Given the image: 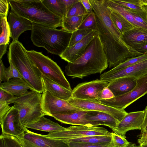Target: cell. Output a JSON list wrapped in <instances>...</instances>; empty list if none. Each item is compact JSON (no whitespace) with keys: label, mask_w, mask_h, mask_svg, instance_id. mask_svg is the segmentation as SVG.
Instances as JSON below:
<instances>
[{"label":"cell","mask_w":147,"mask_h":147,"mask_svg":"<svg viewBox=\"0 0 147 147\" xmlns=\"http://www.w3.org/2000/svg\"><path fill=\"white\" fill-rule=\"evenodd\" d=\"M8 18L13 42L18 40L20 35L25 31L32 29V22L12 11L9 12Z\"/></svg>","instance_id":"cell-19"},{"label":"cell","mask_w":147,"mask_h":147,"mask_svg":"<svg viewBox=\"0 0 147 147\" xmlns=\"http://www.w3.org/2000/svg\"><path fill=\"white\" fill-rule=\"evenodd\" d=\"M9 63L10 65L9 67L7 68L6 71V81L12 78L23 79L17 68L11 62H9Z\"/></svg>","instance_id":"cell-39"},{"label":"cell","mask_w":147,"mask_h":147,"mask_svg":"<svg viewBox=\"0 0 147 147\" xmlns=\"http://www.w3.org/2000/svg\"><path fill=\"white\" fill-rule=\"evenodd\" d=\"M89 13L86 9L80 0L75 3L69 10L66 17L79 16L88 15Z\"/></svg>","instance_id":"cell-35"},{"label":"cell","mask_w":147,"mask_h":147,"mask_svg":"<svg viewBox=\"0 0 147 147\" xmlns=\"http://www.w3.org/2000/svg\"><path fill=\"white\" fill-rule=\"evenodd\" d=\"M46 135L51 138L67 140L88 136L111 134L107 130L102 127L77 125L70 126L63 130L50 132Z\"/></svg>","instance_id":"cell-9"},{"label":"cell","mask_w":147,"mask_h":147,"mask_svg":"<svg viewBox=\"0 0 147 147\" xmlns=\"http://www.w3.org/2000/svg\"><path fill=\"white\" fill-rule=\"evenodd\" d=\"M135 87L124 94L109 99H98L100 103L120 109H124L132 103L147 93V74L137 78Z\"/></svg>","instance_id":"cell-8"},{"label":"cell","mask_w":147,"mask_h":147,"mask_svg":"<svg viewBox=\"0 0 147 147\" xmlns=\"http://www.w3.org/2000/svg\"><path fill=\"white\" fill-rule=\"evenodd\" d=\"M0 147H22L16 137L1 134L0 136Z\"/></svg>","instance_id":"cell-33"},{"label":"cell","mask_w":147,"mask_h":147,"mask_svg":"<svg viewBox=\"0 0 147 147\" xmlns=\"http://www.w3.org/2000/svg\"><path fill=\"white\" fill-rule=\"evenodd\" d=\"M80 1L89 13L93 11L92 6L89 0H80Z\"/></svg>","instance_id":"cell-47"},{"label":"cell","mask_w":147,"mask_h":147,"mask_svg":"<svg viewBox=\"0 0 147 147\" xmlns=\"http://www.w3.org/2000/svg\"><path fill=\"white\" fill-rule=\"evenodd\" d=\"M26 53L32 63L42 74L69 90L72 91L63 72L55 62L42 52L31 50H26Z\"/></svg>","instance_id":"cell-7"},{"label":"cell","mask_w":147,"mask_h":147,"mask_svg":"<svg viewBox=\"0 0 147 147\" xmlns=\"http://www.w3.org/2000/svg\"><path fill=\"white\" fill-rule=\"evenodd\" d=\"M93 30L89 29H78L72 32L68 47L72 46L79 42Z\"/></svg>","instance_id":"cell-37"},{"label":"cell","mask_w":147,"mask_h":147,"mask_svg":"<svg viewBox=\"0 0 147 147\" xmlns=\"http://www.w3.org/2000/svg\"><path fill=\"white\" fill-rule=\"evenodd\" d=\"M110 8L111 18L122 36L126 32L136 27L119 13Z\"/></svg>","instance_id":"cell-26"},{"label":"cell","mask_w":147,"mask_h":147,"mask_svg":"<svg viewBox=\"0 0 147 147\" xmlns=\"http://www.w3.org/2000/svg\"><path fill=\"white\" fill-rule=\"evenodd\" d=\"M67 140L71 142H80L99 145H109L112 143L111 135L88 136Z\"/></svg>","instance_id":"cell-29"},{"label":"cell","mask_w":147,"mask_h":147,"mask_svg":"<svg viewBox=\"0 0 147 147\" xmlns=\"http://www.w3.org/2000/svg\"><path fill=\"white\" fill-rule=\"evenodd\" d=\"M42 77L44 91L59 98L68 100L72 98V91L67 89L44 75Z\"/></svg>","instance_id":"cell-23"},{"label":"cell","mask_w":147,"mask_h":147,"mask_svg":"<svg viewBox=\"0 0 147 147\" xmlns=\"http://www.w3.org/2000/svg\"><path fill=\"white\" fill-rule=\"evenodd\" d=\"M26 50L18 40L12 41L9 48V62L17 68L31 90L42 93L44 90L42 74L30 61Z\"/></svg>","instance_id":"cell-4"},{"label":"cell","mask_w":147,"mask_h":147,"mask_svg":"<svg viewBox=\"0 0 147 147\" xmlns=\"http://www.w3.org/2000/svg\"><path fill=\"white\" fill-rule=\"evenodd\" d=\"M128 147H141V146L140 145L137 146L134 144H131Z\"/></svg>","instance_id":"cell-53"},{"label":"cell","mask_w":147,"mask_h":147,"mask_svg":"<svg viewBox=\"0 0 147 147\" xmlns=\"http://www.w3.org/2000/svg\"><path fill=\"white\" fill-rule=\"evenodd\" d=\"M138 50L140 51L142 50H147V44L144 46L143 47H141Z\"/></svg>","instance_id":"cell-51"},{"label":"cell","mask_w":147,"mask_h":147,"mask_svg":"<svg viewBox=\"0 0 147 147\" xmlns=\"http://www.w3.org/2000/svg\"><path fill=\"white\" fill-rule=\"evenodd\" d=\"M137 78L131 77H124L110 81L107 87L115 96L126 94L132 90L137 84Z\"/></svg>","instance_id":"cell-20"},{"label":"cell","mask_w":147,"mask_h":147,"mask_svg":"<svg viewBox=\"0 0 147 147\" xmlns=\"http://www.w3.org/2000/svg\"><path fill=\"white\" fill-rule=\"evenodd\" d=\"M89 29L96 31L97 25L94 12L89 14L84 18L78 29Z\"/></svg>","instance_id":"cell-36"},{"label":"cell","mask_w":147,"mask_h":147,"mask_svg":"<svg viewBox=\"0 0 147 147\" xmlns=\"http://www.w3.org/2000/svg\"><path fill=\"white\" fill-rule=\"evenodd\" d=\"M144 116V110L127 113L112 130L125 138L127 131L131 130H141Z\"/></svg>","instance_id":"cell-15"},{"label":"cell","mask_w":147,"mask_h":147,"mask_svg":"<svg viewBox=\"0 0 147 147\" xmlns=\"http://www.w3.org/2000/svg\"><path fill=\"white\" fill-rule=\"evenodd\" d=\"M8 45H0V60H1V59L3 56L6 53Z\"/></svg>","instance_id":"cell-49"},{"label":"cell","mask_w":147,"mask_h":147,"mask_svg":"<svg viewBox=\"0 0 147 147\" xmlns=\"http://www.w3.org/2000/svg\"><path fill=\"white\" fill-rule=\"evenodd\" d=\"M42 93L31 90L15 96L11 101V104L18 110L21 122L24 127L45 115L42 107Z\"/></svg>","instance_id":"cell-6"},{"label":"cell","mask_w":147,"mask_h":147,"mask_svg":"<svg viewBox=\"0 0 147 147\" xmlns=\"http://www.w3.org/2000/svg\"><path fill=\"white\" fill-rule=\"evenodd\" d=\"M98 35L96 31H92L79 42L68 47L59 56L68 63H73L83 54L89 43Z\"/></svg>","instance_id":"cell-17"},{"label":"cell","mask_w":147,"mask_h":147,"mask_svg":"<svg viewBox=\"0 0 147 147\" xmlns=\"http://www.w3.org/2000/svg\"><path fill=\"white\" fill-rule=\"evenodd\" d=\"M146 59L147 53L129 59L106 72L108 74L113 73L140 63Z\"/></svg>","instance_id":"cell-32"},{"label":"cell","mask_w":147,"mask_h":147,"mask_svg":"<svg viewBox=\"0 0 147 147\" xmlns=\"http://www.w3.org/2000/svg\"><path fill=\"white\" fill-rule=\"evenodd\" d=\"M109 82L97 79L80 83L72 90V98L98 102L101 92Z\"/></svg>","instance_id":"cell-10"},{"label":"cell","mask_w":147,"mask_h":147,"mask_svg":"<svg viewBox=\"0 0 147 147\" xmlns=\"http://www.w3.org/2000/svg\"><path fill=\"white\" fill-rule=\"evenodd\" d=\"M7 68L4 66L2 60L0 61V82L6 81V71Z\"/></svg>","instance_id":"cell-45"},{"label":"cell","mask_w":147,"mask_h":147,"mask_svg":"<svg viewBox=\"0 0 147 147\" xmlns=\"http://www.w3.org/2000/svg\"><path fill=\"white\" fill-rule=\"evenodd\" d=\"M65 6L67 13L69 9L79 0H62Z\"/></svg>","instance_id":"cell-48"},{"label":"cell","mask_w":147,"mask_h":147,"mask_svg":"<svg viewBox=\"0 0 147 147\" xmlns=\"http://www.w3.org/2000/svg\"><path fill=\"white\" fill-rule=\"evenodd\" d=\"M47 8L55 15L63 18L66 17L67 11L62 0H42Z\"/></svg>","instance_id":"cell-30"},{"label":"cell","mask_w":147,"mask_h":147,"mask_svg":"<svg viewBox=\"0 0 147 147\" xmlns=\"http://www.w3.org/2000/svg\"><path fill=\"white\" fill-rule=\"evenodd\" d=\"M144 116L141 132L139 135H142L147 131V105L144 110Z\"/></svg>","instance_id":"cell-46"},{"label":"cell","mask_w":147,"mask_h":147,"mask_svg":"<svg viewBox=\"0 0 147 147\" xmlns=\"http://www.w3.org/2000/svg\"><path fill=\"white\" fill-rule=\"evenodd\" d=\"M2 134L21 137L24 133L26 128L21 122L18 110L13 106L0 122Z\"/></svg>","instance_id":"cell-14"},{"label":"cell","mask_w":147,"mask_h":147,"mask_svg":"<svg viewBox=\"0 0 147 147\" xmlns=\"http://www.w3.org/2000/svg\"><path fill=\"white\" fill-rule=\"evenodd\" d=\"M9 105L6 102L0 101V122L11 108Z\"/></svg>","instance_id":"cell-44"},{"label":"cell","mask_w":147,"mask_h":147,"mask_svg":"<svg viewBox=\"0 0 147 147\" xmlns=\"http://www.w3.org/2000/svg\"><path fill=\"white\" fill-rule=\"evenodd\" d=\"M68 101L74 106L85 111L103 112L112 115L120 122L127 113L125 109H120L103 104L99 102L72 98Z\"/></svg>","instance_id":"cell-13"},{"label":"cell","mask_w":147,"mask_h":147,"mask_svg":"<svg viewBox=\"0 0 147 147\" xmlns=\"http://www.w3.org/2000/svg\"><path fill=\"white\" fill-rule=\"evenodd\" d=\"M141 147H147V141L144 142L140 144Z\"/></svg>","instance_id":"cell-52"},{"label":"cell","mask_w":147,"mask_h":147,"mask_svg":"<svg viewBox=\"0 0 147 147\" xmlns=\"http://www.w3.org/2000/svg\"><path fill=\"white\" fill-rule=\"evenodd\" d=\"M41 102L45 115L51 117L58 113L83 110L74 106L68 100L56 97L47 91L42 93Z\"/></svg>","instance_id":"cell-12"},{"label":"cell","mask_w":147,"mask_h":147,"mask_svg":"<svg viewBox=\"0 0 147 147\" xmlns=\"http://www.w3.org/2000/svg\"><path fill=\"white\" fill-rule=\"evenodd\" d=\"M17 138L22 147H69L64 140L34 133L27 128L24 134Z\"/></svg>","instance_id":"cell-11"},{"label":"cell","mask_w":147,"mask_h":147,"mask_svg":"<svg viewBox=\"0 0 147 147\" xmlns=\"http://www.w3.org/2000/svg\"><path fill=\"white\" fill-rule=\"evenodd\" d=\"M25 127L49 133L59 131L66 129L58 123L53 122L44 116L36 121L27 125Z\"/></svg>","instance_id":"cell-25"},{"label":"cell","mask_w":147,"mask_h":147,"mask_svg":"<svg viewBox=\"0 0 147 147\" xmlns=\"http://www.w3.org/2000/svg\"><path fill=\"white\" fill-rule=\"evenodd\" d=\"M15 96L7 92L0 88V101L5 102L9 104Z\"/></svg>","instance_id":"cell-41"},{"label":"cell","mask_w":147,"mask_h":147,"mask_svg":"<svg viewBox=\"0 0 147 147\" xmlns=\"http://www.w3.org/2000/svg\"><path fill=\"white\" fill-rule=\"evenodd\" d=\"M85 117L88 121L96 123L99 125L107 126L112 130L115 128L119 122L112 115L101 111H87Z\"/></svg>","instance_id":"cell-24"},{"label":"cell","mask_w":147,"mask_h":147,"mask_svg":"<svg viewBox=\"0 0 147 147\" xmlns=\"http://www.w3.org/2000/svg\"><path fill=\"white\" fill-rule=\"evenodd\" d=\"M87 15L64 17L63 18L61 29L69 32H74L78 29L83 21Z\"/></svg>","instance_id":"cell-28"},{"label":"cell","mask_w":147,"mask_h":147,"mask_svg":"<svg viewBox=\"0 0 147 147\" xmlns=\"http://www.w3.org/2000/svg\"><path fill=\"white\" fill-rule=\"evenodd\" d=\"M64 141L67 142L69 147H113L112 143L109 145H99L67 140Z\"/></svg>","instance_id":"cell-40"},{"label":"cell","mask_w":147,"mask_h":147,"mask_svg":"<svg viewBox=\"0 0 147 147\" xmlns=\"http://www.w3.org/2000/svg\"><path fill=\"white\" fill-rule=\"evenodd\" d=\"M11 11L32 23L56 28L61 27L63 18L52 12L42 0H9Z\"/></svg>","instance_id":"cell-3"},{"label":"cell","mask_w":147,"mask_h":147,"mask_svg":"<svg viewBox=\"0 0 147 147\" xmlns=\"http://www.w3.org/2000/svg\"><path fill=\"white\" fill-rule=\"evenodd\" d=\"M117 3L134 10L144 9L142 0H113Z\"/></svg>","instance_id":"cell-34"},{"label":"cell","mask_w":147,"mask_h":147,"mask_svg":"<svg viewBox=\"0 0 147 147\" xmlns=\"http://www.w3.org/2000/svg\"><path fill=\"white\" fill-rule=\"evenodd\" d=\"M8 0H0V17H7L9 9Z\"/></svg>","instance_id":"cell-42"},{"label":"cell","mask_w":147,"mask_h":147,"mask_svg":"<svg viewBox=\"0 0 147 147\" xmlns=\"http://www.w3.org/2000/svg\"><path fill=\"white\" fill-rule=\"evenodd\" d=\"M113 147H128L131 143L125 138L113 132H111Z\"/></svg>","instance_id":"cell-38"},{"label":"cell","mask_w":147,"mask_h":147,"mask_svg":"<svg viewBox=\"0 0 147 147\" xmlns=\"http://www.w3.org/2000/svg\"><path fill=\"white\" fill-rule=\"evenodd\" d=\"M144 7L146 10V13L147 14V5L145 6H144Z\"/></svg>","instance_id":"cell-54"},{"label":"cell","mask_w":147,"mask_h":147,"mask_svg":"<svg viewBox=\"0 0 147 147\" xmlns=\"http://www.w3.org/2000/svg\"><path fill=\"white\" fill-rule=\"evenodd\" d=\"M0 88L12 95L18 97L25 94L31 89L23 79L12 78L8 81L0 83Z\"/></svg>","instance_id":"cell-22"},{"label":"cell","mask_w":147,"mask_h":147,"mask_svg":"<svg viewBox=\"0 0 147 147\" xmlns=\"http://www.w3.org/2000/svg\"><path fill=\"white\" fill-rule=\"evenodd\" d=\"M96 20V31L107 59L109 68H114L140 52L128 45L110 17L105 0H89Z\"/></svg>","instance_id":"cell-1"},{"label":"cell","mask_w":147,"mask_h":147,"mask_svg":"<svg viewBox=\"0 0 147 147\" xmlns=\"http://www.w3.org/2000/svg\"><path fill=\"white\" fill-rule=\"evenodd\" d=\"M122 38L129 47L138 50L147 44V30L136 27L124 34Z\"/></svg>","instance_id":"cell-21"},{"label":"cell","mask_w":147,"mask_h":147,"mask_svg":"<svg viewBox=\"0 0 147 147\" xmlns=\"http://www.w3.org/2000/svg\"><path fill=\"white\" fill-rule=\"evenodd\" d=\"M105 1L107 5L109 7L119 13L135 26L147 30V26L138 22L134 20L128 11L126 7L117 3L113 0Z\"/></svg>","instance_id":"cell-27"},{"label":"cell","mask_w":147,"mask_h":147,"mask_svg":"<svg viewBox=\"0 0 147 147\" xmlns=\"http://www.w3.org/2000/svg\"><path fill=\"white\" fill-rule=\"evenodd\" d=\"M10 37V29L7 17H0V45H8Z\"/></svg>","instance_id":"cell-31"},{"label":"cell","mask_w":147,"mask_h":147,"mask_svg":"<svg viewBox=\"0 0 147 147\" xmlns=\"http://www.w3.org/2000/svg\"><path fill=\"white\" fill-rule=\"evenodd\" d=\"M87 111L82 110L58 113L52 115L51 117L64 123L74 125L88 126H98L94 122L87 120L86 115Z\"/></svg>","instance_id":"cell-18"},{"label":"cell","mask_w":147,"mask_h":147,"mask_svg":"<svg viewBox=\"0 0 147 147\" xmlns=\"http://www.w3.org/2000/svg\"><path fill=\"white\" fill-rule=\"evenodd\" d=\"M140 138L138 140V143L140 144L143 142L147 141V131L141 135H139Z\"/></svg>","instance_id":"cell-50"},{"label":"cell","mask_w":147,"mask_h":147,"mask_svg":"<svg viewBox=\"0 0 147 147\" xmlns=\"http://www.w3.org/2000/svg\"><path fill=\"white\" fill-rule=\"evenodd\" d=\"M32 23L30 38L35 46L59 56L68 47L72 33Z\"/></svg>","instance_id":"cell-5"},{"label":"cell","mask_w":147,"mask_h":147,"mask_svg":"<svg viewBox=\"0 0 147 147\" xmlns=\"http://www.w3.org/2000/svg\"><path fill=\"white\" fill-rule=\"evenodd\" d=\"M107 59L98 35L89 43L83 54L65 67L66 75L72 78L83 79L101 74L108 67Z\"/></svg>","instance_id":"cell-2"},{"label":"cell","mask_w":147,"mask_h":147,"mask_svg":"<svg viewBox=\"0 0 147 147\" xmlns=\"http://www.w3.org/2000/svg\"><path fill=\"white\" fill-rule=\"evenodd\" d=\"M147 74V59L115 72L107 73L100 76V79L109 82L111 80L124 77H131L138 78Z\"/></svg>","instance_id":"cell-16"},{"label":"cell","mask_w":147,"mask_h":147,"mask_svg":"<svg viewBox=\"0 0 147 147\" xmlns=\"http://www.w3.org/2000/svg\"><path fill=\"white\" fill-rule=\"evenodd\" d=\"M115 96L113 93L107 87H105L101 92L98 99H109Z\"/></svg>","instance_id":"cell-43"}]
</instances>
